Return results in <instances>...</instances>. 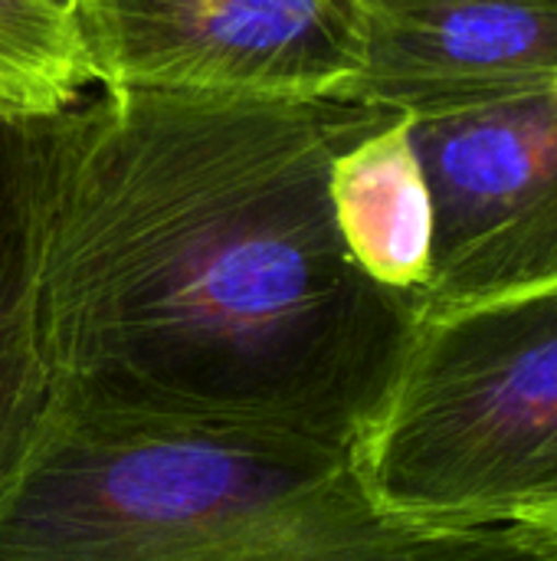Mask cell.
I'll return each mask as SVG.
<instances>
[{
	"instance_id": "obj_11",
	"label": "cell",
	"mask_w": 557,
	"mask_h": 561,
	"mask_svg": "<svg viewBox=\"0 0 557 561\" xmlns=\"http://www.w3.org/2000/svg\"><path fill=\"white\" fill-rule=\"evenodd\" d=\"M56 3H62V7H69V3H72V0H56Z\"/></svg>"
},
{
	"instance_id": "obj_6",
	"label": "cell",
	"mask_w": 557,
	"mask_h": 561,
	"mask_svg": "<svg viewBox=\"0 0 557 561\" xmlns=\"http://www.w3.org/2000/svg\"><path fill=\"white\" fill-rule=\"evenodd\" d=\"M557 85V0H368L361 72L335 95L407 118Z\"/></svg>"
},
{
	"instance_id": "obj_5",
	"label": "cell",
	"mask_w": 557,
	"mask_h": 561,
	"mask_svg": "<svg viewBox=\"0 0 557 561\" xmlns=\"http://www.w3.org/2000/svg\"><path fill=\"white\" fill-rule=\"evenodd\" d=\"M433 204L423 312L557 283V85L410 118Z\"/></svg>"
},
{
	"instance_id": "obj_9",
	"label": "cell",
	"mask_w": 557,
	"mask_h": 561,
	"mask_svg": "<svg viewBox=\"0 0 557 561\" xmlns=\"http://www.w3.org/2000/svg\"><path fill=\"white\" fill-rule=\"evenodd\" d=\"M95 89L69 7L0 0V112L43 118Z\"/></svg>"
},
{
	"instance_id": "obj_3",
	"label": "cell",
	"mask_w": 557,
	"mask_h": 561,
	"mask_svg": "<svg viewBox=\"0 0 557 561\" xmlns=\"http://www.w3.org/2000/svg\"><path fill=\"white\" fill-rule=\"evenodd\" d=\"M355 460L378 503L427 526L557 506V283L423 312Z\"/></svg>"
},
{
	"instance_id": "obj_4",
	"label": "cell",
	"mask_w": 557,
	"mask_h": 561,
	"mask_svg": "<svg viewBox=\"0 0 557 561\" xmlns=\"http://www.w3.org/2000/svg\"><path fill=\"white\" fill-rule=\"evenodd\" d=\"M95 89L335 99L364 62L368 0H72Z\"/></svg>"
},
{
	"instance_id": "obj_10",
	"label": "cell",
	"mask_w": 557,
	"mask_h": 561,
	"mask_svg": "<svg viewBox=\"0 0 557 561\" xmlns=\"http://www.w3.org/2000/svg\"><path fill=\"white\" fill-rule=\"evenodd\" d=\"M509 536L542 561H557V506H545L506 523Z\"/></svg>"
},
{
	"instance_id": "obj_8",
	"label": "cell",
	"mask_w": 557,
	"mask_h": 561,
	"mask_svg": "<svg viewBox=\"0 0 557 561\" xmlns=\"http://www.w3.org/2000/svg\"><path fill=\"white\" fill-rule=\"evenodd\" d=\"M49 401L23 115L0 112V490L33 450Z\"/></svg>"
},
{
	"instance_id": "obj_1",
	"label": "cell",
	"mask_w": 557,
	"mask_h": 561,
	"mask_svg": "<svg viewBox=\"0 0 557 561\" xmlns=\"http://www.w3.org/2000/svg\"><path fill=\"white\" fill-rule=\"evenodd\" d=\"M394 115L95 89L23 118L49 408L355 450L423 309L351 260L328 174Z\"/></svg>"
},
{
	"instance_id": "obj_2",
	"label": "cell",
	"mask_w": 557,
	"mask_h": 561,
	"mask_svg": "<svg viewBox=\"0 0 557 561\" xmlns=\"http://www.w3.org/2000/svg\"><path fill=\"white\" fill-rule=\"evenodd\" d=\"M0 561H542L506 526L407 519L355 450L49 408L0 490Z\"/></svg>"
},
{
	"instance_id": "obj_7",
	"label": "cell",
	"mask_w": 557,
	"mask_h": 561,
	"mask_svg": "<svg viewBox=\"0 0 557 561\" xmlns=\"http://www.w3.org/2000/svg\"><path fill=\"white\" fill-rule=\"evenodd\" d=\"M328 197L351 260L378 286L423 309L433 266V204L410 118L394 115L351 141L332 161Z\"/></svg>"
}]
</instances>
